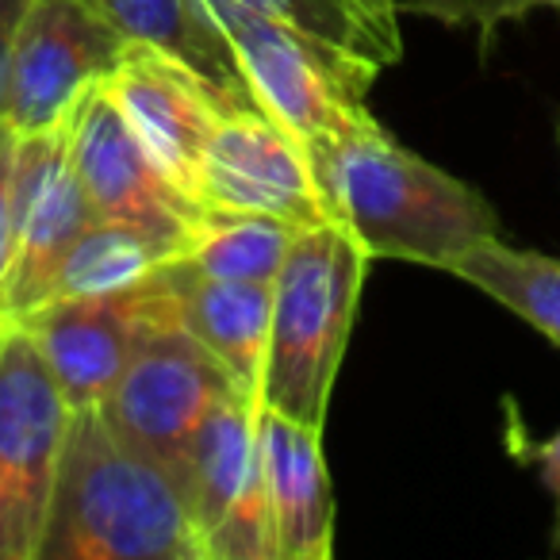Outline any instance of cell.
<instances>
[{"instance_id":"cell-4","label":"cell","mask_w":560,"mask_h":560,"mask_svg":"<svg viewBox=\"0 0 560 560\" xmlns=\"http://www.w3.org/2000/svg\"><path fill=\"white\" fill-rule=\"evenodd\" d=\"M208 12L231 43L257 108L289 127L304 147L369 112L365 96L384 66L238 4H208Z\"/></svg>"},{"instance_id":"cell-14","label":"cell","mask_w":560,"mask_h":560,"mask_svg":"<svg viewBox=\"0 0 560 560\" xmlns=\"http://www.w3.org/2000/svg\"><path fill=\"white\" fill-rule=\"evenodd\" d=\"M162 272L177 304V327L188 330L242 388L257 396L269 346L272 284L211 280L192 272L180 257H173Z\"/></svg>"},{"instance_id":"cell-10","label":"cell","mask_w":560,"mask_h":560,"mask_svg":"<svg viewBox=\"0 0 560 560\" xmlns=\"http://www.w3.org/2000/svg\"><path fill=\"white\" fill-rule=\"evenodd\" d=\"M101 85L124 112L158 170L185 196H192L196 188V165L211 127L226 108L246 104L154 43H127Z\"/></svg>"},{"instance_id":"cell-13","label":"cell","mask_w":560,"mask_h":560,"mask_svg":"<svg viewBox=\"0 0 560 560\" xmlns=\"http://www.w3.org/2000/svg\"><path fill=\"white\" fill-rule=\"evenodd\" d=\"M257 442H261V476L277 534V560H330L335 491L323 457V427L261 407Z\"/></svg>"},{"instance_id":"cell-6","label":"cell","mask_w":560,"mask_h":560,"mask_svg":"<svg viewBox=\"0 0 560 560\" xmlns=\"http://www.w3.org/2000/svg\"><path fill=\"white\" fill-rule=\"evenodd\" d=\"M231 392L246 388L188 330L170 323L142 338L124 376L96 411L127 445L162 465L180 488L196 427Z\"/></svg>"},{"instance_id":"cell-2","label":"cell","mask_w":560,"mask_h":560,"mask_svg":"<svg viewBox=\"0 0 560 560\" xmlns=\"http://www.w3.org/2000/svg\"><path fill=\"white\" fill-rule=\"evenodd\" d=\"M39 560H208L177 480L96 407L73 411Z\"/></svg>"},{"instance_id":"cell-23","label":"cell","mask_w":560,"mask_h":560,"mask_svg":"<svg viewBox=\"0 0 560 560\" xmlns=\"http://www.w3.org/2000/svg\"><path fill=\"white\" fill-rule=\"evenodd\" d=\"M518 457L529 460L541 476L545 491L552 499V549H560V430H552L541 442L518 445Z\"/></svg>"},{"instance_id":"cell-7","label":"cell","mask_w":560,"mask_h":560,"mask_svg":"<svg viewBox=\"0 0 560 560\" xmlns=\"http://www.w3.org/2000/svg\"><path fill=\"white\" fill-rule=\"evenodd\" d=\"M162 269L135 289L50 300L16 319V327H24L43 350L73 411L101 407L142 338L177 323V304H173V289Z\"/></svg>"},{"instance_id":"cell-20","label":"cell","mask_w":560,"mask_h":560,"mask_svg":"<svg viewBox=\"0 0 560 560\" xmlns=\"http://www.w3.org/2000/svg\"><path fill=\"white\" fill-rule=\"evenodd\" d=\"M208 4H238V9L277 16L304 32L330 39L376 66H396L404 58V27L399 0H203Z\"/></svg>"},{"instance_id":"cell-12","label":"cell","mask_w":560,"mask_h":560,"mask_svg":"<svg viewBox=\"0 0 560 560\" xmlns=\"http://www.w3.org/2000/svg\"><path fill=\"white\" fill-rule=\"evenodd\" d=\"M93 203L70 165L66 131L20 135L16 158V238L12 269L0 292V327L43 304L50 277L78 234L93 223Z\"/></svg>"},{"instance_id":"cell-22","label":"cell","mask_w":560,"mask_h":560,"mask_svg":"<svg viewBox=\"0 0 560 560\" xmlns=\"http://www.w3.org/2000/svg\"><path fill=\"white\" fill-rule=\"evenodd\" d=\"M16 158L20 135L0 124V292L12 269V238H16Z\"/></svg>"},{"instance_id":"cell-18","label":"cell","mask_w":560,"mask_h":560,"mask_svg":"<svg viewBox=\"0 0 560 560\" xmlns=\"http://www.w3.org/2000/svg\"><path fill=\"white\" fill-rule=\"evenodd\" d=\"M442 272H453L465 284L480 289L506 312H514L522 323L541 330L560 350V257L541 249L506 246L503 238H483L476 246L453 254L442 265Z\"/></svg>"},{"instance_id":"cell-21","label":"cell","mask_w":560,"mask_h":560,"mask_svg":"<svg viewBox=\"0 0 560 560\" xmlns=\"http://www.w3.org/2000/svg\"><path fill=\"white\" fill-rule=\"evenodd\" d=\"M404 16H427L450 27H472L480 39L495 27L526 20L534 12H560V0H399Z\"/></svg>"},{"instance_id":"cell-15","label":"cell","mask_w":560,"mask_h":560,"mask_svg":"<svg viewBox=\"0 0 560 560\" xmlns=\"http://www.w3.org/2000/svg\"><path fill=\"white\" fill-rule=\"evenodd\" d=\"M257 411H261V399L254 392H231L203 415L188 445L180 491L203 537V549H208L211 529L226 518V511L238 503V495L261 468Z\"/></svg>"},{"instance_id":"cell-11","label":"cell","mask_w":560,"mask_h":560,"mask_svg":"<svg viewBox=\"0 0 560 560\" xmlns=\"http://www.w3.org/2000/svg\"><path fill=\"white\" fill-rule=\"evenodd\" d=\"M70 165L96 215L131 219L188 242L203 203L185 196L147 154L104 85H89L62 124Z\"/></svg>"},{"instance_id":"cell-3","label":"cell","mask_w":560,"mask_h":560,"mask_svg":"<svg viewBox=\"0 0 560 560\" xmlns=\"http://www.w3.org/2000/svg\"><path fill=\"white\" fill-rule=\"evenodd\" d=\"M369 261L373 257L342 223L296 231L272 277L269 346L257 388L261 407L315 427L327 422Z\"/></svg>"},{"instance_id":"cell-25","label":"cell","mask_w":560,"mask_h":560,"mask_svg":"<svg viewBox=\"0 0 560 560\" xmlns=\"http://www.w3.org/2000/svg\"><path fill=\"white\" fill-rule=\"evenodd\" d=\"M557 139H560V131H557Z\"/></svg>"},{"instance_id":"cell-19","label":"cell","mask_w":560,"mask_h":560,"mask_svg":"<svg viewBox=\"0 0 560 560\" xmlns=\"http://www.w3.org/2000/svg\"><path fill=\"white\" fill-rule=\"evenodd\" d=\"M300 226L238 208H200L180 261L211 280L272 284Z\"/></svg>"},{"instance_id":"cell-24","label":"cell","mask_w":560,"mask_h":560,"mask_svg":"<svg viewBox=\"0 0 560 560\" xmlns=\"http://www.w3.org/2000/svg\"><path fill=\"white\" fill-rule=\"evenodd\" d=\"M24 9H27V0H0V124H4V96H9L12 47H16V27H20Z\"/></svg>"},{"instance_id":"cell-17","label":"cell","mask_w":560,"mask_h":560,"mask_svg":"<svg viewBox=\"0 0 560 560\" xmlns=\"http://www.w3.org/2000/svg\"><path fill=\"white\" fill-rule=\"evenodd\" d=\"M180 254H185V238H177V234L131 223V219L93 215V223L78 234L66 261L50 277L43 304L135 289V284L150 280L162 265H170Z\"/></svg>"},{"instance_id":"cell-9","label":"cell","mask_w":560,"mask_h":560,"mask_svg":"<svg viewBox=\"0 0 560 560\" xmlns=\"http://www.w3.org/2000/svg\"><path fill=\"white\" fill-rule=\"evenodd\" d=\"M127 39L85 0H27L16 27L4 124L16 135L55 131L78 96L119 62Z\"/></svg>"},{"instance_id":"cell-5","label":"cell","mask_w":560,"mask_h":560,"mask_svg":"<svg viewBox=\"0 0 560 560\" xmlns=\"http://www.w3.org/2000/svg\"><path fill=\"white\" fill-rule=\"evenodd\" d=\"M73 407L16 323L0 327V560H39Z\"/></svg>"},{"instance_id":"cell-16","label":"cell","mask_w":560,"mask_h":560,"mask_svg":"<svg viewBox=\"0 0 560 560\" xmlns=\"http://www.w3.org/2000/svg\"><path fill=\"white\" fill-rule=\"evenodd\" d=\"M85 4L127 43H154L192 66L196 73H203L223 93L257 104L249 96L231 43L203 9V0H85Z\"/></svg>"},{"instance_id":"cell-1","label":"cell","mask_w":560,"mask_h":560,"mask_svg":"<svg viewBox=\"0 0 560 560\" xmlns=\"http://www.w3.org/2000/svg\"><path fill=\"white\" fill-rule=\"evenodd\" d=\"M335 219L369 257L442 269L453 254L499 238V211L480 188L399 147L373 112L307 147Z\"/></svg>"},{"instance_id":"cell-8","label":"cell","mask_w":560,"mask_h":560,"mask_svg":"<svg viewBox=\"0 0 560 560\" xmlns=\"http://www.w3.org/2000/svg\"><path fill=\"white\" fill-rule=\"evenodd\" d=\"M196 203L277 215L292 226L338 223L307 147L257 104L219 116L196 165Z\"/></svg>"}]
</instances>
